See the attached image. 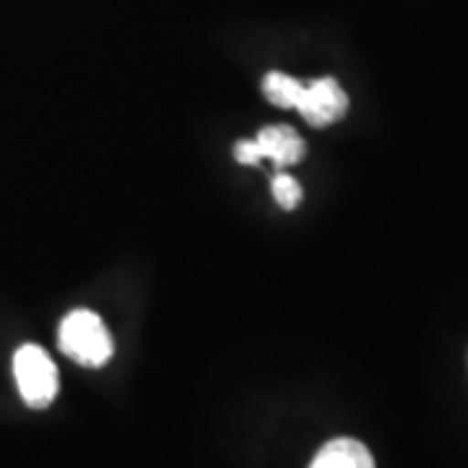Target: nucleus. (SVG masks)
Segmentation results:
<instances>
[{
  "mask_svg": "<svg viewBox=\"0 0 468 468\" xmlns=\"http://www.w3.org/2000/svg\"><path fill=\"white\" fill-rule=\"evenodd\" d=\"M14 375L21 399L32 409H48L58 396V367L50 359V354L37 346L24 344L14 354Z\"/></svg>",
  "mask_w": 468,
  "mask_h": 468,
  "instance_id": "f03ea898",
  "label": "nucleus"
},
{
  "mask_svg": "<svg viewBox=\"0 0 468 468\" xmlns=\"http://www.w3.org/2000/svg\"><path fill=\"white\" fill-rule=\"evenodd\" d=\"M60 351L81 367H101L112 356V335L91 310H73L60 323Z\"/></svg>",
  "mask_w": 468,
  "mask_h": 468,
  "instance_id": "f257e3e1",
  "label": "nucleus"
},
{
  "mask_svg": "<svg viewBox=\"0 0 468 468\" xmlns=\"http://www.w3.org/2000/svg\"><path fill=\"white\" fill-rule=\"evenodd\" d=\"M234 159L239 162V165H261V154H258V146H255V141H239L237 146H234Z\"/></svg>",
  "mask_w": 468,
  "mask_h": 468,
  "instance_id": "6e6552de",
  "label": "nucleus"
},
{
  "mask_svg": "<svg viewBox=\"0 0 468 468\" xmlns=\"http://www.w3.org/2000/svg\"><path fill=\"white\" fill-rule=\"evenodd\" d=\"M310 468H375V458L359 440L338 437L320 448Z\"/></svg>",
  "mask_w": 468,
  "mask_h": 468,
  "instance_id": "39448f33",
  "label": "nucleus"
},
{
  "mask_svg": "<svg viewBox=\"0 0 468 468\" xmlns=\"http://www.w3.org/2000/svg\"><path fill=\"white\" fill-rule=\"evenodd\" d=\"M294 110L304 117V122H310L315 128H325L346 115L349 97L335 79L325 76V79L310 81V84H302Z\"/></svg>",
  "mask_w": 468,
  "mask_h": 468,
  "instance_id": "7ed1b4c3",
  "label": "nucleus"
},
{
  "mask_svg": "<svg viewBox=\"0 0 468 468\" xmlns=\"http://www.w3.org/2000/svg\"><path fill=\"white\" fill-rule=\"evenodd\" d=\"M271 193H273V201L279 203L284 211H292L302 203V185L286 172H276L271 177Z\"/></svg>",
  "mask_w": 468,
  "mask_h": 468,
  "instance_id": "0eeeda50",
  "label": "nucleus"
},
{
  "mask_svg": "<svg viewBox=\"0 0 468 468\" xmlns=\"http://www.w3.org/2000/svg\"><path fill=\"white\" fill-rule=\"evenodd\" d=\"M302 81L282 73V70H271L266 79H263V94L271 104L282 107V110H294L297 104V94H300Z\"/></svg>",
  "mask_w": 468,
  "mask_h": 468,
  "instance_id": "423d86ee",
  "label": "nucleus"
},
{
  "mask_svg": "<svg viewBox=\"0 0 468 468\" xmlns=\"http://www.w3.org/2000/svg\"><path fill=\"white\" fill-rule=\"evenodd\" d=\"M255 146H258V154H261V162L263 159H271L276 167H292L302 162L304 156V141L302 135L289 128V125H266L261 133L252 138Z\"/></svg>",
  "mask_w": 468,
  "mask_h": 468,
  "instance_id": "20e7f679",
  "label": "nucleus"
}]
</instances>
